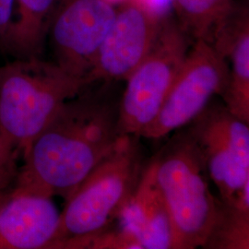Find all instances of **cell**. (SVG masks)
Here are the masks:
<instances>
[{"instance_id":"5b68a950","label":"cell","mask_w":249,"mask_h":249,"mask_svg":"<svg viewBox=\"0 0 249 249\" xmlns=\"http://www.w3.org/2000/svg\"><path fill=\"white\" fill-rule=\"evenodd\" d=\"M200 151L220 199L249 207V124L213 100L185 126Z\"/></svg>"},{"instance_id":"4fadbf2b","label":"cell","mask_w":249,"mask_h":249,"mask_svg":"<svg viewBox=\"0 0 249 249\" xmlns=\"http://www.w3.org/2000/svg\"><path fill=\"white\" fill-rule=\"evenodd\" d=\"M58 0H15L16 17L2 51L16 59L41 57Z\"/></svg>"},{"instance_id":"ac0fdd59","label":"cell","mask_w":249,"mask_h":249,"mask_svg":"<svg viewBox=\"0 0 249 249\" xmlns=\"http://www.w3.org/2000/svg\"><path fill=\"white\" fill-rule=\"evenodd\" d=\"M143 7L160 18H166L171 15L173 0H138Z\"/></svg>"},{"instance_id":"5bb4252c","label":"cell","mask_w":249,"mask_h":249,"mask_svg":"<svg viewBox=\"0 0 249 249\" xmlns=\"http://www.w3.org/2000/svg\"><path fill=\"white\" fill-rule=\"evenodd\" d=\"M233 0H173L178 22L192 43H210L223 29L235 9Z\"/></svg>"},{"instance_id":"9c48e42d","label":"cell","mask_w":249,"mask_h":249,"mask_svg":"<svg viewBox=\"0 0 249 249\" xmlns=\"http://www.w3.org/2000/svg\"><path fill=\"white\" fill-rule=\"evenodd\" d=\"M164 18L151 13L138 0L116 5V17L86 77L87 82L126 80L151 51Z\"/></svg>"},{"instance_id":"8fae6325","label":"cell","mask_w":249,"mask_h":249,"mask_svg":"<svg viewBox=\"0 0 249 249\" xmlns=\"http://www.w3.org/2000/svg\"><path fill=\"white\" fill-rule=\"evenodd\" d=\"M115 223L142 249H175L173 224L151 162Z\"/></svg>"},{"instance_id":"30bf717a","label":"cell","mask_w":249,"mask_h":249,"mask_svg":"<svg viewBox=\"0 0 249 249\" xmlns=\"http://www.w3.org/2000/svg\"><path fill=\"white\" fill-rule=\"evenodd\" d=\"M52 197L11 193L0 208V249H48L59 226Z\"/></svg>"},{"instance_id":"277c9868","label":"cell","mask_w":249,"mask_h":249,"mask_svg":"<svg viewBox=\"0 0 249 249\" xmlns=\"http://www.w3.org/2000/svg\"><path fill=\"white\" fill-rule=\"evenodd\" d=\"M141 139L136 135L122 136L114 151L90 171L66 199L50 249L116 222L146 167Z\"/></svg>"},{"instance_id":"7c38bea8","label":"cell","mask_w":249,"mask_h":249,"mask_svg":"<svg viewBox=\"0 0 249 249\" xmlns=\"http://www.w3.org/2000/svg\"><path fill=\"white\" fill-rule=\"evenodd\" d=\"M212 44L223 53L229 66L223 104L232 115L249 124V15L235 8Z\"/></svg>"},{"instance_id":"d6986e66","label":"cell","mask_w":249,"mask_h":249,"mask_svg":"<svg viewBox=\"0 0 249 249\" xmlns=\"http://www.w3.org/2000/svg\"><path fill=\"white\" fill-rule=\"evenodd\" d=\"M11 190H0V208L1 206L5 203V201L8 199L10 195Z\"/></svg>"},{"instance_id":"8992f818","label":"cell","mask_w":249,"mask_h":249,"mask_svg":"<svg viewBox=\"0 0 249 249\" xmlns=\"http://www.w3.org/2000/svg\"><path fill=\"white\" fill-rule=\"evenodd\" d=\"M192 41L170 15L160 36L142 63L124 80L119 102L118 127L122 136H140L160 111L187 56Z\"/></svg>"},{"instance_id":"7a4b0ae2","label":"cell","mask_w":249,"mask_h":249,"mask_svg":"<svg viewBox=\"0 0 249 249\" xmlns=\"http://www.w3.org/2000/svg\"><path fill=\"white\" fill-rule=\"evenodd\" d=\"M174 133L150 162L172 221L175 249L203 248L221 199L212 191L203 157L186 127Z\"/></svg>"},{"instance_id":"3957f363","label":"cell","mask_w":249,"mask_h":249,"mask_svg":"<svg viewBox=\"0 0 249 249\" xmlns=\"http://www.w3.org/2000/svg\"><path fill=\"white\" fill-rule=\"evenodd\" d=\"M87 85L84 79L41 57L0 67V125L20 156L63 104Z\"/></svg>"},{"instance_id":"ba28073f","label":"cell","mask_w":249,"mask_h":249,"mask_svg":"<svg viewBox=\"0 0 249 249\" xmlns=\"http://www.w3.org/2000/svg\"><path fill=\"white\" fill-rule=\"evenodd\" d=\"M116 14L107 0H58L47 33L53 62L86 80Z\"/></svg>"},{"instance_id":"9a60e30c","label":"cell","mask_w":249,"mask_h":249,"mask_svg":"<svg viewBox=\"0 0 249 249\" xmlns=\"http://www.w3.org/2000/svg\"><path fill=\"white\" fill-rule=\"evenodd\" d=\"M203 249H249V207L221 200L220 213Z\"/></svg>"},{"instance_id":"52a82bcc","label":"cell","mask_w":249,"mask_h":249,"mask_svg":"<svg viewBox=\"0 0 249 249\" xmlns=\"http://www.w3.org/2000/svg\"><path fill=\"white\" fill-rule=\"evenodd\" d=\"M229 66L206 40L194 41L154 120L141 138L159 140L190 124L216 96L225 91Z\"/></svg>"},{"instance_id":"ffe728a7","label":"cell","mask_w":249,"mask_h":249,"mask_svg":"<svg viewBox=\"0 0 249 249\" xmlns=\"http://www.w3.org/2000/svg\"><path fill=\"white\" fill-rule=\"evenodd\" d=\"M107 1H109L110 3H112V4H114V5H118L119 3L123 2L124 0H107Z\"/></svg>"},{"instance_id":"6da1fadb","label":"cell","mask_w":249,"mask_h":249,"mask_svg":"<svg viewBox=\"0 0 249 249\" xmlns=\"http://www.w3.org/2000/svg\"><path fill=\"white\" fill-rule=\"evenodd\" d=\"M116 83L92 82L63 104L23 155L11 193L66 200L114 151L122 137Z\"/></svg>"},{"instance_id":"2e32d148","label":"cell","mask_w":249,"mask_h":249,"mask_svg":"<svg viewBox=\"0 0 249 249\" xmlns=\"http://www.w3.org/2000/svg\"><path fill=\"white\" fill-rule=\"evenodd\" d=\"M19 153L3 132L0 125V190L13 187L18 176Z\"/></svg>"},{"instance_id":"e0dca14e","label":"cell","mask_w":249,"mask_h":249,"mask_svg":"<svg viewBox=\"0 0 249 249\" xmlns=\"http://www.w3.org/2000/svg\"><path fill=\"white\" fill-rule=\"evenodd\" d=\"M15 0H0V48L2 49L14 19Z\"/></svg>"}]
</instances>
